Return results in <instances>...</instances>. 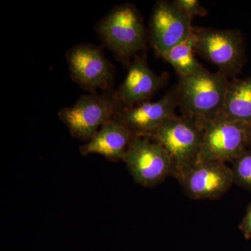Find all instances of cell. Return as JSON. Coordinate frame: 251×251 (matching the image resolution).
<instances>
[{
  "mask_svg": "<svg viewBox=\"0 0 251 251\" xmlns=\"http://www.w3.org/2000/svg\"><path fill=\"white\" fill-rule=\"evenodd\" d=\"M229 78L221 72H209L204 67L180 77L176 86L178 107L182 116L204 127L222 112Z\"/></svg>",
  "mask_w": 251,
  "mask_h": 251,
  "instance_id": "obj_1",
  "label": "cell"
},
{
  "mask_svg": "<svg viewBox=\"0 0 251 251\" xmlns=\"http://www.w3.org/2000/svg\"><path fill=\"white\" fill-rule=\"evenodd\" d=\"M95 29L117 60L125 65L146 48L148 33L143 16L130 3L114 6Z\"/></svg>",
  "mask_w": 251,
  "mask_h": 251,
  "instance_id": "obj_2",
  "label": "cell"
},
{
  "mask_svg": "<svg viewBox=\"0 0 251 251\" xmlns=\"http://www.w3.org/2000/svg\"><path fill=\"white\" fill-rule=\"evenodd\" d=\"M204 127L184 116L172 117L150 137L166 150L171 158L172 176L176 180L198 163Z\"/></svg>",
  "mask_w": 251,
  "mask_h": 251,
  "instance_id": "obj_3",
  "label": "cell"
},
{
  "mask_svg": "<svg viewBox=\"0 0 251 251\" xmlns=\"http://www.w3.org/2000/svg\"><path fill=\"white\" fill-rule=\"evenodd\" d=\"M115 91V90H114ZM114 91L82 95L72 106L59 112L61 121L74 138L86 143L121 110Z\"/></svg>",
  "mask_w": 251,
  "mask_h": 251,
  "instance_id": "obj_4",
  "label": "cell"
},
{
  "mask_svg": "<svg viewBox=\"0 0 251 251\" xmlns=\"http://www.w3.org/2000/svg\"><path fill=\"white\" fill-rule=\"evenodd\" d=\"M196 52L227 77H235L245 64L246 49L240 31L194 27Z\"/></svg>",
  "mask_w": 251,
  "mask_h": 251,
  "instance_id": "obj_5",
  "label": "cell"
},
{
  "mask_svg": "<svg viewBox=\"0 0 251 251\" xmlns=\"http://www.w3.org/2000/svg\"><path fill=\"white\" fill-rule=\"evenodd\" d=\"M72 80L90 93L112 92L115 69L101 49L94 44H77L65 56Z\"/></svg>",
  "mask_w": 251,
  "mask_h": 251,
  "instance_id": "obj_6",
  "label": "cell"
},
{
  "mask_svg": "<svg viewBox=\"0 0 251 251\" xmlns=\"http://www.w3.org/2000/svg\"><path fill=\"white\" fill-rule=\"evenodd\" d=\"M248 149L247 123L219 117L204 126L198 163H233Z\"/></svg>",
  "mask_w": 251,
  "mask_h": 251,
  "instance_id": "obj_7",
  "label": "cell"
},
{
  "mask_svg": "<svg viewBox=\"0 0 251 251\" xmlns=\"http://www.w3.org/2000/svg\"><path fill=\"white\" fill-rule=\"evenodd\" d=\"M137 184L145 187L161 184L172 176L171 158L160 144L148 138H135L124 159Z\"/></svg>",
  "mask_w": 251,
  "mask_h": 251,
  "instance_id": "obj_8",
  "label": "cell"
},
{
  "mask_svg": "<svg viewBox=\"0 0 251 251\" xmlns=\"http://www.w3.org/2000/svg\"><path fill=\"white\" fill-rule=\"evenodd\" d=\"M178 182L191 200H216L234 184L232 168L221 162L197 163L179 176Z\"/></svg>",
  "mask_w": 251,
  "mask_h": 251,
  "instance_id": "obj_9",
  "label": "cell"
},
{
  "mask_svg": "<svg viewBox=\"0 0 251 251\" xmlns=\"http://www.w3.org/2000/svg\"><path fill=\"white\" fill-rule=\"evenodd\" d=\"M192 21L173 1H156L149 25L150 41L156 54L160 56L184 41L194 27Z\"/></svg>",
  "mask_w": 251,
  "mask_h": 251,
  "instance_id": "obj_10",
  "label": "cell"
},
{
  "mask_svg": "<svg viewBox=\"0 0 251 251\" xmlns=\"http://www.w3.org/2000/svg\"><path fill=\"white\" fill-rule=\"evenodd\" d=\"M141 52L132 59L127 67L126 75L114 96L120 108H128L151 100L168 81V74L153 72L145 54Z\"/></svg>",
  "mask_w": 251,
  "mask_h": 251,
  "instance_id": "obj_11",
  "label": "cell"
},
{
  "mask_svg": "<svg viewBox=\"0 0 251 251\" xmlns=\"http://www.w3.org/2000/svg\"><path fill=\"white\" fill-rule=\"evenodd\" d=\"M178 107L176 87L159 100L144 102L131 108L121 109L116 118L123 122L136 138H150L160 126L176 115Z\"/></svg>",
  "mask_w": 251,
  "mask_h": 251,
  "instance_id": "obj_12",
  "label": "cell"
},
{
  "mask_svg": "<svg viewBox=\"0 0 251 251\" xmlns=\"http://www.w3.org/2000/svg\"><path fill=\"white\" fill-rule=\"evenodd\" d=\"M135 138L136 137L123 122L114 117L105 123L92 139L80 147V152L83 156L100 155L110 161H124Z\"/></svg>",
  "mask_w": 251,
  "mask_h": 251,
  "instance_id": "obj_13",
  "label": "cell"
},
{
  "mask_svg": "<svg viewBox=\"0 0 251 251\" xmlns=\"http://www.w3.org/2000/svg\"><path fill=\"white\" fill-rule=\"evenodd\" d=\"M220 117L249 123L251 120V76L229 80Z\"/></svg>",
  "mask_w": 251,
  "mask_h": 251,
  "instance_id": "obj_14",
  "label": "cell"
},
{
  "mask_svg": "<svg viewBox=\"0 0 251 251\" xmlns=\"http://www.w3.org/2000/svg\"><path fill=\"white\" fill-rule=\"evenodd\" d=\"M195 46L196 36L193 27L191 34L184 41L163 52L160 57L174 68L179 77L188 76L202 67L195 55Z\"/></svg>",
  "mask_w": 251,
  "mask_h": 251,
  "instance_id": "obj_15",
  "label": "cell"
},
{
  "mask_svg": "<svg viewBox=\"0 0 251 251\" xmlns=\"http://www.w3.org/2000/svg\"><path fill=\"white\" fill-rule=\"evenodd\" d=\"M231 168L234 184L251 193V149H248L242 156L237 158Z\"/></svg>",
  "mask_w": 251,
  "mask_h": 251,
  "instance_id": "obj_16",
  "label": "cell"
},
{
  "mask_svg": "<svg viewBox=\"0 0 251 251\" xmlns=\"http://www.w3.org/2000/svg\"><path fill=\"white\" fill-rule=\"evenodd\" d=\"M172 1L181 12L192 20L197 16L204 17L207 15V10L198 0H173Z\"/></svg>",
  "mask_w": 251,
  "mask_h": 251,
  "instance_id": "obj_17",
  "label": "cell"
},
{
  "mask_svg": "<svg viewBox=\"0 0 251 251\" xmlns=\"http://www.w3.org/2000/svg\"><path fill=\"white\" fill-rule=\"evenodd\" d=\"M239 229L246 239H251V202L248 206L247 212L243 218L242 222L239 224Z\"/></svg>",
  "mask_w": 251,
  "mask_h": 251,
  "instance_id": "obj_18",
  "label": "cell"
},
{
  "mask_svg": "<svg viewBox=\"0 0 251 251\" xmlns=\"http://www.w3.org/2000/svg\"><path fill=\"white\" fill-rule=\"evenodd\" d=\"M248 140H249V148L251 149V120L247 123Z\"/></svg>",
  "mask_w": 251,
  "mask_h": 251,
  "instance_id": "obj_19",
  "label": "cell"
}]
</instances>
